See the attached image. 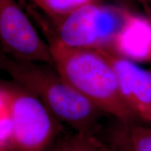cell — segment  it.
Here are the masks:
<instances>
[{
  "mask_svg": "<svg viewBox=\"0 0 151 151\" xmlns=\"http://www.w3.org/2000/svg\"><path fill=\"white\" fill-rule=\"evenodd\" d=\"M54 67L67 82L94 104L122 123L136 122L119 92L116 73L109 60L99 50L73 48L58 40L46 22L41 23Z\"/></svg>",
  "mask_w": 151,
  "mask_h": 151,
  "instance_id": "obj_1",
  "label": "cell"
},
{
  "mask_svg": "<svg viewBox=\"0 0 151 151\" xmlns=\"http://www.w3.org/2000/svg\"><path fill=\"white\" fill-rule=\"evenodd\" d=\"M0 71L39 98L61 123L94 134L103 112L72 88L53 66L17 60L0 50Z\"/></svg>",
  "mask_w": 151,
  "mask_h": 151,
  "instance_id": "obj_2",
  "label": "cell"
},
{
  "mask_svg": "<svg viewBox=\"0 0 151 151\" xmlns=\"http://www.w3.org/2000/svg\"><path fill=\"white\" fill-rule=\"evenodd\" d=\"M135 13L117 5L95 0L50 27L66 46L118 53Z\"/></svg>",
  "mask_w": 151,
  "mask_h": 151,
  "instance_id": "obj_3",
  "label": "cell"
},
{
  "mask_svg": "<svg viewBox=\"0 0 151 151\" xmlns=\"http://www.w3.org/2000/svg\"><path fill=\"white\" fill-rule=\"evenodd\" d=\"M0 101L9 124L6 138L14 151L51 150L62 123L39 98L18 85H0Z\"/></svg>",
  "mask_w": 151,
  "mask_h": 151,
  "instance_id": "obj_4",
  "label": "cell"
},
{
  "mask_svg": "<svg viewBox=\"0 0 151 151\" xmlns=\"http://www.w3.org/2000/svg\"><path fill=\"white\" fill-rule=\"evenodd\" d=\"M0 50L15 59L54 67L48 43L16 0H0Z\"/></svg>",
  "mask_w": 151,
  "mask_h": 151,
  "instance_id": "obj_5",
  "label": "cell"
},
{
  "mask_svg": "<svg viewBox=\"0 0 151 151\" xmlns=\"http://www.w3.org/2000/svg\"><path fill=\"white\" fill-rule=\"evenodd\" d=\"M116 73L122 101L137 120L151 124V69L108 51L99 50Z\"/></svg>",
  "mask_w": 151,
  "mask_h": 151,
  "instance_id": "obj_6",
  "label": "cell"
},
{
  "mask_svg": "<svg viewBox=\"0 0 151 151\" xmlns=\"http://www.w3.org/2000/svg\"><path fill=\"white\" fill-rule=\"evenodd\" d=\"M111 137V144L122 151H151V127L120 122Z\"/></svg>",
  "mask_w": 151,
  "mask_h": 151,
  "instance_id": "obj_7",
  "label": "cell"
},
{
  "mask_svg": "<svg viewBox=\"0 0 151 151\" xmlns=\"http://www.w3.org/2000/svg\"><path fill=\"white\" fill-rule=\"evenodd\" d=\"M55 22L95 0H29Z\"/></svg>",
  "mask_w": 151,
  "mask_h": 151,
  "instance_id": "obj_8",
  "label": "cell"
},
{
  "mask_svg": "<svg viewBox=\"0 0 151 151\" xmlns=\"http://www.w3.org/2000/svg\"><path fill=\"white\" fill-rule=\"evenodd\" d=\"M100 143L94 134L76 132L57 141L50 151H99Z\"/></svg>",
  "mask_w": 151,
  "mask_h": 151,
  "instance_id": "obj_9",
  "label": "cell"
},
{
  "mask_svg": "<svg viewBox=\"0 0 151 151\" xmlns=\"http://www.w3.org/2000/svg\"><path fill=\"white\" fill-rule=\"evenodd\" d=\"M0 151H14L6 140V137L3 138L0 136Z\"/></svg>",
  "mask_w": 151,
  "mask_h": 151,
  "instance_id": "obj_10",
  "label": "cell"
},
{
  "mask_svg": "<svg viewBox=\"0 0 151 151\" xmlns=\"http://www.w3.org/2000/svg\"><path fill=\"white\" fill-rule=\"evenodd\" d=\"M136 1H137L138 3L140 4L141 6L143 7V9H144L145 15H146L147 17H148L149 18L151 19V8L149 6L146 0H136Z\"/></svg>",
  "mask_w": 151,
  "mask_h": 151,
  "instance_id": "obj_11",
  "label": "cell"
},
{
  "mask_svg": "<svg viewBox=\"0 0 151 151\" xmlns=\"http://www.w3.org/2000/svg\"><path fill=\"white\" fill-rule=\"evenodd\" d=\"M99 151H122L117 147L111 145H106L102 143H100Z\"/></svg>",
  "mask_w": 151,
  "mask_h": 151,
  "instance_id": "obj_12",
  "label": "cell"
},
{
  "mask_svg": "<svg viewBox=\"0 0 151 151\" xmlns=\"http://www.w3.org/2000/svg\"><path fill=\"white\" fill-rule=\"evenodd\" d=\"M147 3H148V4L149 5V6L151 8V0H146Z\"/></svg>",
  "mask_w": 151,
  "mask_h": 151,
  "instance_id": "obj_13",
  "label": "cell"
}]
</instances>
